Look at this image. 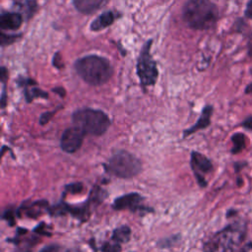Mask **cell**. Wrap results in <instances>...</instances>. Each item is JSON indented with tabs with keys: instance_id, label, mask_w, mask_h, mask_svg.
Returning <instances> with one entry per match:
<instances>
[{
	"instance_id": "277c9868",
	"label": "cell",
	"mask_w": 252,
	"mask_h": 252,
	"mask_svg": "<svg viewBox=\"0 0 252 252\" xmlns=\"http://www.w3.org/2000/svg\"><path fill=\"white\" fill-rule=\"evenodd\" d=\"M107 170L119 178H131L142 169V163L138 158L126 151L115 153L106 165Z\"/></svg>"
},
{
	"instance_id": "8992f818",
	"label": "cell",
	"mask_w": 252,
	"mask_h": 252,
	"mask_svg": "<svg viewBox=\"0 0 252 252\" xmlns=\"http://www.w3.org/2000/svg\"><path fill=\"white\" fill-rule=\"evenodd\" d=\"M244 236L243 227L230 225L217 233L206 245L207 252H226Z\"/></svg>"
},
{
	"instance_id": "5b68a950",
	"label": "cell",
	"mask_w": 252,
	"mask_h": 252,
	"mask_svg": "<svg viewBox=\"0 0 252 252\" xmlns=\"http://www.w3.org/2000/svg\"><path fill=\"white\" fill-rule=\"evenodd\" d=\"M152 44L153 39H150L143 45L137 62V75L144 88L155 85L158 77L157 62L151 54Z\"/></svg>"
},
{
	"instance_id": "3957f363",
	"label": "cell",
	"mask_w": 252,
	"mask_h": 252,
	"mask_svg": "<svg viewBox=\"0 0 252 252\" xmlns=\"http://www.w3.org/2000/svg\"><path fill=\"white\" fill-rule=\"evenodd\" d=\"M73 123L85 134L101 136L110 126L108 115L98 109L84 107L76 110L72 116Z\"/></svg>"
},
{
	"instance_id": "2e32d148",
	"label": "cell",
	"mask_w": 252,
	"mask_h": 252,
	"mask_svg": "<svg viewBox=\"0 0 252 252\" xmlns=\"http://www.w3.org/2000/svg\"><path fill=\"white\" fill-rule=\"evenodd\" d=\"M25 95H26V98L28 101L32 100L36 96H39V97H47L48 96V94L46 93H44L42 90L35 89V88H32V89L26 88Z\"/></svg>"
},
{
	"instance_id": "ac0fdd59",
	"label": "cell",
	"mask_w": 252,
	"mask_h": 252,
	"mask_svg": "<svg viewBox=\"0 0 252 252\" xmlns=\"http://www.w3.org/2000/svg\"><path fill=\"white\" fill-rule=\"evenodd\" d=\"M39 252H61V246L57 244H51L43 247Z\"/></svg>"
},
{
	"instance_id": "603a6c76",
	"label": "cell",
	"mask_w": 252,
	"mask_h": 252,
	"mask_svg": "<svg viewBox=\"0 0 252 252\" xmlns=\"http://www.w3.org/2000/svg\"><path fill=\"white\" fill-rule=\"evenodd\" d=\"M7 75H8V72H7L6 68H5V67H1V76H0V78H1L2 83H5V82H6Z\"/></svg>"
},
{
	"instance_id": "e0dca14e",
	"label": "cell",
	"mask_w": 252,
	"mask_h": 252,
	"mask_svg": "<svg viewBox=\"0 0 252 252\" xmlns=\"http://www.w3.org/2000/svg\"><path fill=\"white\" fill-rule=\"evenodd\" d=\"M20 37L19 34H6V33H1V45H7L13 43L15 40H17Z\"/></svg>"
},
{
	"instance_id": "cb8c5ba5",
	"label": "cell",
	"mask_w": 252,
	"mask_h": 252,
	"mask_svg": "<svg viewBox=\"0 0 252 252\" xmlns=\"http://www.w3.org/2000/svg\"><path fill=\"white\" fill-rule=\"evenodd\" d=\"M251 73H252V69H251ZM244 94H252V83L249 84V85H247V86L245 87V89H244Z\"/></svg>"
},
{
	"instance_id": "9a60e30c",
	"label": "cell",
	"mask_w": 252,
	"mask_h": 252,
	"mask_svg": "<svg viewBox=\"0 0 252 252\" xmlns=\"http://www.w3.org/2000/svg\"><path fill=\"white\" fill-rule=\"evenodd\" d=\"M130 238V229L127 226L117 228L113 232V239L118 242H126Z\"/></svg>"
},
{
	"instance_id": "5bb4252c",
	"label": "cell",
	"mask_w": 252,
	"mask_h": 252,
	"mask_svg": "<svg viewBox=\"0 0 252 252\" xmlns=\"http://www.w3.org/2000/svg\"><path fill=\"white\" fill-rule=\"evenodd\" d=\"M231 142L233 144L232 149H231V154H233V155L238 154L246 146V136L243 133H241V132L234 133L231 136Z\"/></svg>"
},
{
	"instance_id": "7c38bea8",
	"label": "cell",
	"mask_w": 252,
	"mask_h": 252,
	"mask_svg": "<svg viewBox=\"0 0 252 252\" xmlns=\"http://www.w3.org/2000/svg\"><path fill=\"white\" fill-rule=\"evenodd\" d=\"M141 201H142V197L140 195L135 193L127 194L116 199L113 204V207L116 210H122V209L136 210Z\"/></svg>"
},
{
	"instance_id": "30bf717a",
	"label": "cell",
	"mask_w": 252,
	"mask_h": 252,
	"mask_svg": "<svg viewBox=\"0 0 252 252\" xmlns=\"http://www.w3.org/2000/svg\"><path fill=\"white\" fill-rule=\"evenodd\" d=\"M107 0H72L76 10L82 14L90 15L98 10Z\"/></svg>"
},
{
	"instance_id": "d6986e66",
	"label": "cell",
	"mask_w": 252,
	"mask_h": 252,
	"mask_svg": "<svg viewBox=\"0 0 252 252\" xmlns=\"http://www.w3.org/2000/svg\"><path fill=\"white\" fill-rule=\"evenodd\" d=\"M244 16H245V18L252 20V0H249L247 2L245 10H244Z\"/></svg>"
},
{
	"instance_id": "d4e9b609",
	"label": "cell",
	"mask_w": 252,
	"mask_h": 252,
	"mask_svg": "<svg viewBox=\"0 0 252 252\" xmlns=\"http://www.w3.org/2000/svg\"><path fill=\"white\" fill-rule=\"evenodd\" d=\"M68 252H73V251H68Z\"/></svg>"
},
{
	"instance_id": "44dd1931",
	"label": "cell",
	"mask_w": 252,
	"mask_h": 252,
	"mask_svg": "<svg viewBox=\"0 0 252 252\" xmlns=\"http://www.w3.org/2000/svg\"><path fill=\"white\" fill-rule=\"evenodd\" d=\"M241 126L245 129L248 130H252V115L246 117L242 122H241Z\"/></svg>"
},
{
	"instance_id": "6da1fadb",
	"label": "cell",
	"mask_w": 252,
	"mask_h": 252,
	"mask_svg": "<svg viewBox=\"0 0 252 252\" xmlns=\"http://www.w3.org/2000/svg\"><path fill=\"white\" fill-rule=\"evenodd\" d=\"M182 18L191 29L209 30L217 24L220 12L212 0H186L182 8Z\"/></svg>"
},
{
	"instance_id": "ba28073f",
	"label": "cell",
	"mask_w": 252,
	"mask_h": 252,
	"mask_svg": "<svg viewBox=\"0 0 252 252\" xmlns=\"http://www.w3.org/2000/svg\"><path fill=\"white\" fill-rule=\"evenodd\" d=\"M191 166L195 172L199 184L202 187H205L207 185V182L204 178V174L209 173L213 169V164L211 160L207 157L198 152H192Z\"/></svg>"
},
{
	"instance_id": "7402d4cb",
	"label": "cell",
	"mask_w": 252,
	"mask_h": 252,
	"mask_svg": "<svg viewBox=\"0 0 252 252\" xmlns=\"http://www.w3.org/2000/svg\"><path fill=\"white\" fill-rule=\"evenodd\" d=\"M247 48H248V55L249 57H252V32H250L247 36Z\"/></svg>"
},
{
	"instance_id": "ffe728a7",
	"label": "cell",
	"mask_w": 252,
	"mask_h": 252,
	"mask_svg": "<svg viewBox=\"0 0 252 252\" xmlns=\"http://www.w3.org/2000/svg\"><path fill=\"white\" fill-rule=\"evenodd\" d=\"M56 111H52V112H46V113H43L41 116H40V119H39V122L40 124H45L46 122L49 121V119L53 116V114L55 113Z\"/></svg>"
},
{
	"instance_id": "7a4b0ae2",
	"label": "cell",
	"mask_w": 252,
	"mask_h": 252,
	"mask_svg": "<svg viewBox=\"0 0 252 252\" xmlns=\"http://www.w3.org/2000/svg\"><path fill=\"white\" fill-rule=\"evenodd\" d=\"M74 67L77 74L92 86L105 84L113 74L110 62L98 55L84 56L75 62Z\"/></svg>"
},
{
	"instance_id": "52a82bcc",
	"label": "cell",
	"mask_w": 252,
	"mask_h": 252,
	"mask_svg": "<svg viewBox=\"0 0 252 252\" xmlns=\"http://www.w3.org/2000/svg\"><path fill=\"white\" fill-rule=\"evenodd\" d=\"M85 133L78 127L74 126L71 128H67L60 139V147L61 149L69 154L77 152L84 141Z\"/></svg>"
},
{
	"instance_id": "8fae6325",
	"label": "cell",
	"mask_w": 252,
	"mask_h": 252,
	"mask_svg": "<svg viewBox=\"0 0 252 252\" xmlns=\"http://www.w3.org/2000/svg\"><path fill=\"white\" fill-rule=\"evenodd\" d=\"M23 23V16L19 13H2L0 17V28L2 30H17Z\"/></svg>"
},
{
	"instance_id": "9c48e42d",
	"label": "cell",
	"mask_w": 252,
	"mask_h": 252,
	"mask_svg": "<svg viewBox=\"0 0 252 252\" xmlns=\"http://www.w3.org/2000/svg\"><path fill=\"white\" fill-rule=\"evenodd\" d=\"M213 106L212 105H206L202 112H201V115L200 117L198 118L197 122L190 128L186 129L183 133V136L184 137H187L188 135H191L193 133H195L196 131H199V130H202V129H205L207 128L208 126H210L211 124V117H212V114H213Z\"/></svg>"
},
{
	"instance_id": "4fadbf2b",
	"label": "cell",
	"mask_w": 252,
	"mask_h": 252,
	"mask_svg": "<svg viewBox=\"0 0 252 252\" xmlns=\"http://www.w3.org/2000/svg\"><path fill=\"white\" fill-rule=\"evenodd\" d=\"M115 18L116 16L112 11H105L93 21L91 24V30L93 32H98L102 29H105L113 24Z\"/></svg>"
}]
</instances>
